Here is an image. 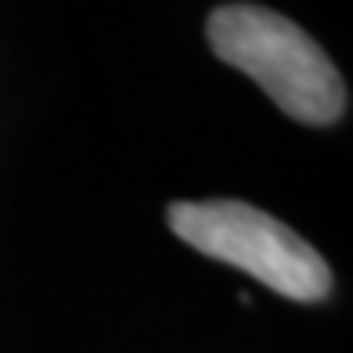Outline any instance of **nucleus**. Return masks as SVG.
<instances>
[{
	"label": "nucleus",
	"mask_w": 353,
	"mask_h": 353,
	"mask_svg": "<svg viewBox=\"0 0 353 353\" xmlns=\"http://www.w3.org/2000/svg\"><path fill=\"white\" fill-rule=\"evenodd\" d=\"M173 234L195 252L238 267L292 303H321L332 292V270L307 238L249 202H173Z\"/></svg>",
	"instance_id": "nucleus-2"
},
{
	"label": "nucleus",
	"mask_w": 353,
	"mask_h": 353,
	"mask_svg": "<svg viewBox=\"0 0 353 353\" xmlns=\"http://www.w3.org/2000/svg\"><path fill=\"white\" fill-rule=\"evenodd\" d=\"M213 54L267 90L285 116L307 126L339 123L346 83L307 29L260 4H223L205 22Z\"/></svg>",
	"instance_id": "nucleus-1"
}]
</instances>
